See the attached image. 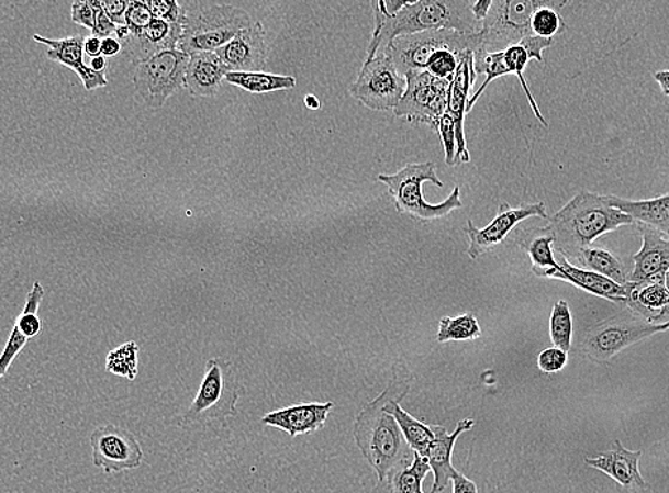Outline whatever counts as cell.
<instances>
[{"label":"cell","instance_id":"db71d44e","mask_svg":"<svg viewBox=\"0 0 669 493\" xmlns=\"http://www.w3.org/2000/svg\"><path fill=\"white\" fill-rule=\"evenodd\" d=\"M666 287L669 291V272H667V276H666Z\"/></svg>","mask_w":669,"mask_h":493},{"label":"cell","instance_id":"8992f818","mask_svg":"<svg viewBox=\"0 0 669 493\" xmlns=\"http://www.w3.org/2000/svg\"><path fill=\"white\" fill-rule=\"evenodd\" d=\"M556 37H543V36H529L525 37L524 41L506 47L504 51L492 52V54H476L475 52V66L477 75H486L487 79L482 83L481 88L471 96L467 104V113L471 112L475 104L480 96L486 92L492 80L501 78L505 75H517L521 86L525 96L528 98L529 104H532L533 113L544 126L548 127L546 119H544L537 102H535L534 96L529 92L527 81H525L523 71L527 67L528 61L532 59L544 61L543 52L554 45Z\"/></svg>","mask_w":669,"mask_h":493},{"label":"cell","instance_id":"9c48e42d","mask_svg":"<svg viewBox=\"0 0 669 493\" xmlns=\"http://www.w3.org/2000/svg\"><path fill=\"white\" fill-rule=\"evenodd\" d=\"M481 45V32L430 31L397 36L386 49L397 69L404 76L411 70L427 69L428 61L446 49L477 51ZM381 52V51H380Z\"/></svg>","mask_w":669,"mask_h":493},{"label":"cell","instance_id":"681fc988","mask_svg":"<svg viewBox=\"0 0 669 493\" xmlns=\"http://www.w3.org/2000/svg\"><path fill=\"white\" fill-rule=\"evenodd\" d=\"M654 79L661 86L662 93L669 96V70L657 71Z\"/></svg>","mask_w":669,"mask_h":493},{"label":"cell","instance_id":"9f6ffc18","mask_svg":"<svg viewBox=\"0 0 669 493\" xmlns=\"http://www.w3.org/2000/svg\"><path fill=\"white\" fill-rule=\"evenodd\" d=\"M669 272V271H668Z\"/></svg>","mask_w":669,"mask_h":493},{"label":"cell","instance_id":"60d3db41","mask_svg":"<svg viewBox=\"0 0 669 493\" xmlns=\"http://www.w3.org/2000/svg\"><path fill=\"white\" fill-rule=\"evenodd\" d=\"M568 362V352L561 348L544 349L538 356V368L546 373L560 372Z\"/></svg>","mask_w":669,"mask_h":493},{"label":"cell","instance_id":"7a4b0ae2","mask_svg":"<svg viewBox=\"0 0 669 493\" xmlns=\"http://www.w3.org/2000/svg\"><path fill=\"white\" fill-rule=\"evenodd\" d=\"M471 0H420L389 19L380 31L372 32L367 47V59H372L380 51L401 35H413L430 31L481 32Z\"/></svg>","mask_w":669,"mask_h":493},{"label":"cell","instance_id":"816d5d0a","mask_svg":"<svg viewBox=\"0 0 669 493\" xmlns=\"http://www.w3.org/2000/svg\"><path fill=\"white\" fill-rule=\"evenodd\" d=\"M304 102L305 107H308L309 109L317 110L320 108V102L317 98H315V96L313 94L305 96Z\"/></svg>","mask_w":669,"mask_h":493},{"label":"cell","instance_id":"7c38bea8","mask_svg":"<svg viewBox=\"0 0 669 493\" xmlns=\"http://www.w3.org/2000/svg\"><path fill=\"white\" fill-rule=\"evenodd\" d=\"M408 89V79L401 74L387 52L381 51L366 60L355 83L350 86L353 98L370 110L387 112L399 107Z\"/></svg>","mask_w":669,"mask_h":493},{"label":"cell","instance_id":"e575fe53","mask_svg":"<svg viewBox=\"0 0 669 493\" xmlns=\"http://www.w3.org/2000/svg\"><path fill=\"white\" fill-rule=\"evenodd\" d=\"M138 346L135 341L112 349L107 358V370L113 376L135 381L137 377Z\"/></svg>","mask_w":669,"mask_h":493},{"label":"cell","instance_id":"d6a6232c","mask_svg":"<svg viewBox=\"0 0 669 493\" xmlns=\"http://www.w3.org/2000/svg\"><path fill=\"white\" fill-rule=\"evenodd\" d=\"M572 315L570 305L566 300L554 304L553 313L549 315V338L554 347L570 351L572 346Z\"/></svg>","mask_w":669,"mask_h":493},{"label":"cell","instance_id":"ee69618b","mask_svg":"<svg viewBox=\"0 0 669 493\" xmlns=\"http://www.w3.org/2000/svg\"><path fill=\"white\" fill-rule=\"evenodd\" d=\"M103 11L116 25H124V16L131 7L132 0H100Z\"/></svg>","mask_w":669,"mask_h":493},{"label":"cell","instance_id":"52a82bcc","mask_svg":"<svg viewBox=\"0 0 669 493\" xmlns=\"http://www.w3.org/2000/svg\"><path fill=\"white\" fill-rule=\"evenodd\" d=\"M253 23L250 14L231 4L205 9L186 18L178 49L189 56L218 52Z\"/></svg>","mask_w":669,"mask_h":493},{"label":"cell","instance_id":"ac0fdd59","mask_svg":"<svg viewBox=\"0 0 669 493\" xmlns=\"http://www.w3.org/2000/svg\"><path fill=\"white\" fill-rule=\"evenodd\" d=\"M643 234V247L633 257V271H631V284L642 285L647 282L666 281L669 271V240L656 228L639 224Z\"/></svg>","mask_w":669,"mask_h":493},{"label":"cell","instance_id":"f907efd6","mask_svg":"<svg viewBox=\"0 0 669 493\" xmlns=\"http://www.w3.org/2000/svg\"><path fill=\"white\" fill-rule=\"evenodd\" d=\"M90 67H92V69L94 71H99V74H107V67H108L107 57H104V56L93 57L92 61H90Z\"/></svg>","mask_w":669,"mask_h":493},{"label":"cell","instance_id":"e0dca14e","mask_svg":"<svg viewBox=\"0 0 669 493\" xmlns=\"http://www.w3.org/2000/svg\"><path fill=\"white\" fill-rule=\"evenodd\" d=\"M183 25L155 18L145 31L122 42V54L132 64L138 65L161 52L178 49Z\"/></svg>","mask_w":669,"mask_h":493},{"label":"cell","instance_id":"d6986e66","mask_svg":"<svg viewBox=\"0 0 669 493\" xmlns=\"http://www.w3.org/2000/svg\"><path fill=\"white\" fill-rule=\"evenodd\" d=\"M476 78L475 51H468L462 56L461 64L458 66L456 76H454L447 108V112L450 113L454 123H456L457 165L470 161L465 134V119L468 114L467 104L470 100V90Z\"/></svg>","mask_w":669,"mask_h":493},{"label":"cell","instance_id":"4fadbf2b","mask_svg":"<svg viewBox=\"0 0 669 493\" xmlns=\"http://www.w3.org/2000/svg\"><path fill=\"white\" fill-rule=\"evenodd\" d=\"M405 79L408 89L394 109L395 116L414 124H428L436 132L439 119L447 112L453 80L437 78L427 70H411Z\"/></svg>","mask_w":669,"mask_h":493},{"label":"cell","instance_id":"5bb4252c","mask_svg":"<svg viewBox=\"0 0 669 493\" xmlns=\"http://www.w3.org/2000/svg\"><path fill=\"white\" fill-rule=\"evenodd\" d=\"M532 217L548 219L547 208L543 201L523 204L517 209L511 208L509 203H501L494 220L487 224L484 228L476 227L475 222L468 219L465 228L468 237V257L478 260V258L486 256V254L499 247L520 223Z\"/></svg>","mask_w":669,"mask_h":493},{"label":"cell","instance_id":"836d02e7","mask_svg":"<svg viewBox=\"0 0 669 493\" xmlns=\"http://www.w3.org/2000/svg\"><path fill=\"white\" fill-rule=\"evenodd\" d=\"M43 296H45V290H43L41 282H33L31 293L26 296L25 310L14 321V327L29 339L37 337L42 332V321L37 311H40Z\"/></svg>","mask_w":669,"mask_h":493},{"label":"cell","instance_id":"cb8c5ba5","mask_svg":"<svg viewBox=\"0 0 669 493\" xmlns=\"http://www.w3.org/2000/svg\"><path fill=\"white\" fill-rule=\"evenodd\" d=\"M475 425V419H462L457 424V428L451 434H447L446 428L436 425V438L430 445L427 457H425L434 473L432 493H439L446 490L448 481H451L453 473L456 472L451 463L454 445H456L461 434L467 433Z\"/></svg>","mask_w":669,"mask_h":493},{"label":"cell","instance_id":"bcb514c9","mask_svg":"<svg viewBox=\"0 0 669 493\" xmlns=\"http://www.w3.org/2000/svg\"><path fill=\"white\" fill-rule=\"evenodd\" d=\"M123 45L122 42L118 40V37H107L102 43V56L104 57H114L119 54H122Z\"/></svg>","mask_w":669,"mask_h":493},{"label":"cell","instance_id":"3957f363","mask_svg":"<svg viewBox=\"0 0 669 493\" xmlns=\"http://www.w3.org/2000/svg\"><path fill=\"white\" fill-rule=\"evenodd\" d=\"M355 438L380 483L390 481L395 472L403 469L413 451L394 416L384 410L382 392L358 414Z\"/></svg>","mask_w":669,"mask_h":493},{"label":"cell","instance_id":"ab89813d","mask_svg":"<svg viewBox=\"0 0 669 493\" xmlns=\"http://www.w3.org/2000/svg\"><path fill=\"white\" fill-rule=\"evenodd\" d=\"M145 2L153 16L157 19H164V21L174 23H185L186 18H188L178 0H145Z\"/></svg>","mask_w":669,"mask_h":493},{"label":"cell","instance_id":"f6af8a7d","mask_svg":"<svg viewBox=\"0 0 669 493\" xmlns=\"http://www.w3.org/2000/svg\"><path fill=\"white\" fill-rule=\"evenodd\" d=\"M453 493H478L475 482L468 480L462 473L456 471L451 477Z\"/></svg>","mask_w":669,"mask_h":493},{"label":"cell","instance_id":"f5cc1de1","mask_svg":"<svg viewBox=\"0 0 669 493\" xmlns=\"http://www.w3.org/2000/svg\"><path fill=\"white\" fill-rule=\"evenodd\" d=\"M625 493H654L651 490H648L647 485H635L633 486V490H629L628 492Z\"/></svg>","mask_w":669,"mask_h":493},{"label":"cell","instance_id":"30bf717a","mask_svg":"<svg viewBox=\"0 0 669 493\" xmlns=\"http://www.w3.org/2000/svg\"><path fill=\"white\" fill-rule=\"evenodd\" d=\"M236 377L232 363L212 358L205 363L202 384L191 402L183 424H205L228 418L236 413L238 401Z\"/></svg>","mask_w":669,"mask_h":493},{"label":"cell","instance_id":"d590c367","mask_svg":"<svg viewBox=\"0 0 669 493\" xmlns=\"http://www.w3.org/2000/svg\"><path fill=\"white\" fill-rule=\"evenodd\" d=\"M566 29L560 12L556 9L544 8L534 16V35L543 37H556Z\"/></svg>","mask_w":669,"mask_h":493},{"label":"cell","instance_id":"d4e9b609","mask_svg":"<svg viewBox=\"0 0 669 493\" xmlns=\"http://www.w3.org/2000/svg\"><path fill=\"white\" fill-rule=\"evenodd\" d=\"M227 74V67L216 52L191 55L186 70L185 89L196 98H213L222 88Z\"/></svg>","mask_w":669,"mask_h":493},{"label":"cell","instance_id":"ffe728a7","mask_svg":"<svg viewBox=\"0 0 669 493\" xmlns=\"http://www.w3.org/2000/svg\"><path fill=\"white\" fill-rule=\"evenodd\" d=\"M33 41L49 47V51L46 52L47 59L57 61V64L74 70L82 79L85 89L88 92L90 90L107 88L109 85L107 74H99L92 67L85 65V36L76 35L64 37V40H49V37L35 35Z\"/></svg>","mask_w":669,"mask_h":493},{"label":"cell","instance_id":"74e56055","mask_svg":"<svg viewBox=\"0 0 669 493\" xmlns=\"http://www.w3.org/2000/svg\"><path fill=\"white\" fill-rule=\"evenodd\" d=\"M436 132L442 137L444 152H446V165L457 166V136H456V123H454L450 113H444V116L439 119Z\"/></svg>","mask_w":669,"mask_h":493},{"label":"cell","instance_id":"484cf974","mask_svg":"<svg viewBox=\"0 0 669 493\" xmlns=\"http://www.w3.org/2000/svg\"><path fill=\"white\" fill-rule=\"evenodd\" d=\"M627 307L648 323H669V291L666 281L635 285L631 290Z\"/></svg>","mask_w":669,"mask_h":493},{"label":"cell","instance_id":"f35d334b","mask_svg":"<svg viewBox=\"0 0 669 493\" xmlns=\"http://www.w3.org/2000/svg\"><path fill=\"white\" fill-rule=\"evenodd\" d=\"M420 2V0H371L372 12H375V32L380 31L382 25L404 8Z\"/></svg>","mask_w":669,"mask_h":493},{"label":"cell","instance_id":"1f68e13d","mask_svg":"<svg viewBox=\"0 0 669 493\" xmlns=\"http://www.w3.org/2000/svg\"><path fill=\"white\" fill-rule=\"evenodd\" d=\"M430 471L432 468H430L427 459L414 453L413 462L390 478L391 491L393 493H423V481Z\"/></svg>","mask_w":669,"mask_h":493},{"label":"cell","instance_id":"ba28073f","mask_svg":"<svg viewBox=\"0 0 669 493\" xmlns=\"http://www.w3.org/2000/svg\"><path fill=\"white\" fill-rule=\"evenodd\" d=\"M668 329L669 323L651 324L634 311H629L588 328L582 335L581 349L592 361L606 362L613 360L624 349Z\"/></svg>","mask_w":669,"mask_h":493},{"label":"cell","instance_id":"8d00e7d4","mask_svg":"<svg viewBox=\"0 0 669 493\" xmlns=\"http://www.w3.org/2000/svg\"><path fill=\"white\" fill-rule=\"evenodd\" d=\"M155 19L145 0H132L131 7L127 9L126 16H124V25L129 29V36H136L138 33L145 31L150 22Z\"/></svg>","mask_w":669,"mask_h":493},{"label":"cell","instance_id":"6da1fadb","mask_svg":"<svg viewBox=\"0 0 669 493\" xmlns=\"http://www.w3.org/2000/svg\"><path fill=\"white\" fill-rule=\"evenodd\" d=\"M631 215L611 204L610 195L580 191L549 219L548 226L556 233L554 248L568 260L591 247L606 233L634 224Z\"/></svg>","mask_w":669,"mask_h":493},{"label":"cell","instance_id":"277c9868","mask_svg":"<svg viewBox=\"0 0 669 493\" xmlns=\"http://www.w3.org/2000/svg\"><path fill=\"white\" fill-rule=\"evenodd\" d=\"M379 181L389 189L397 212L409 215L410 219L422 223L446 217L454 210L462 208L460 187H454L451 194L443 203L428 204L423 198V184L430 181L437 187H444L436 175L433 161L408 165L395 175H380Z\"/></svg>","mask_w":669,"mask_h":493},{"label":"cell","instance_id":"7bdbcfd3","mask_svg":"<svg viewBox=\"0 0 669 493\" xmlns=\"http://www.w3.org/2000/svg\"><path fill=\"white\" fill-rule=\"evenodd\" d=\"M94 12L96 19L92 35L100 37V40H107V37L116 35L118 25L103 11L100 0H94Z\"/></svg>","mask_w":669,"mask_h":493},{"label":"cell","instance_id":"83f0119b","mask_svg":"<svg viewBox=\"0 0 669 493\" xmlns=\"http://www.w3.org/2000/svg\"><path fill=\"white\" fill-rule=\"evenodd\" d=\"M611 204L631 215L635 223L656 228L669 236V194L651 200H625L610 195Z\"/></svg>","mask_w":669,"mask_h":493},{"label":"cell","instance_id":"4dcf8cb0","mask_svg":"<svg viewBox=\"0 0 669 493\" xmlns=\"http://www.w3.org/2000/svg\"><path fill=\"white\" fill-rule=\"evenodd\" d=\"M480 324L475 315L462 314L460 317H444L439 320L437 333L438 343L472 341L481 337Z\"/></svg>","mask_w":669,"mask_h":493},{"label":"cell","instance_id":"7402d4cb","mask_svg":"<svg viewBox=\"0 0 669 493\" xmlns=\"http://www.w3.org/2000/svg\"><path fill=\"white\" fill-rule=\"evenodd\" d=\"M560 270L554 274V280H560L572 284L586 293L600 296V299L609 300L611 303L628 305L631 290L635 284L621 285L609 277L599 274V272L586 270V268L571 265L567 257L561 256Z\"/></svg>","mask_w":669,"mask_h":493},{"label":"cell","instance_id":"f546056e","mask_svg":"<svg viewBox=\"0 0 669 493\" xmlns=\"http://www.w3.org/2000/svg\"><path fill=\"white\" fill-rule=\"evenodd\" d=\"M226 81L256 94L291 90L298 85L293 76L271 75L267 71H228Z\"/></svg>","mask_w":669,"mask_h":493},{"label":"cell","instance_id":"4316f807","mask_svg":"<svg viewBox=\"0 0 669 493\" xmlns=\"http://www.w3.org/2000/svg\"><path fill=\"white\" fill-rule=\"evenodd\" d=\"M642 452H631L615 442V449L600 455L599 458H588L587 463L592 468L600 469L625 488L644 485L639 475L638 461Z\"/></svg>","mask_w":669,"mask_h":493},{"label":"cell","instance_id":"5b68a950","mask_svg":"<svg viewBox=\"0 0 669 493\" xmlns=\"http://www.w3.org/2000/svg\"><path fill=\"white\" fill-rule=\"evenodd\" d=\"M570 0H492L482 21L481 45L476 54H492L534 36L533 21L544 8L560 12Z\"/></svg>","mask_w":669,"mask_h":493},{"label":"cell","instance_id":"44dd1931","mask_svg":"<svg viewBox=\"0 0 669 493\" xmlns=\"http://www.w3.org/2000/svg\"><path fill=\"white\" fill-rule=\"evenodd\" d=\"M333 406V402H326V404L309 402V404L286 406V408L271 411L263 416L261 424L285 430L291 438H294L298 435L312 434L322 429Z\"/></svg>","mask_w":669,"mask_h":493},{"label":"cell","instance_id":"b9f144b4","mask_svg":"<svg viewBox=\"0 0 669 493\" xmlns=\"http://www.w3.org/2000/svg\"><path fill=\"white\" fill-rule=\"evenodd\" d=\"M94 19V0H75L71 4V21L93 31Z\"/></svg>","mask_w":669,"mask_h":493},{"label":"cell","instance_id":"2e32d148","mask_svg":"<svg viewBox=\"0 0 669 493\" xmlns=\"http://www.w3.org/2000/svg\"><path fill=\"white\" fill-rule=\"evenodd\" d=\"M228 71H265L267 65L266 31L256 21L216 52Z\"/></svg>","mask_w":669,"mask_h":493},{"label":"cell","instance_id":"9a60e30c","mask_svg":"<svg viewBox=\"0 0 669 493\" xmlns=\"http://www.w3.org/2000/svg\"><path fill=\"white\" fill-rule=\"evenodd\" d=\"M96 468L107 473H122L142 466L143 449L135 435L118 425H104L90 435Z\"/></svg>","mask_w":669,"mask_h":493},{"label":"cell","instance_id":"c3c4849f","mask_svg":"<svg viewBox=\"0 0 669 493\" xmlns=\"http://www.w3.org/2000/svg\"><path fill=\"white\" fill-rule=\"evenodd\" d=\"M492 0H476L475 13L478 21H484L487 14H489Z\"/></svg>","mask_w":669,"mask_h":493},{"label":"cell","instance_id":"f1b7e54d","mask_svg":"<svg viewBox=\"0 0 669 493\" xmlns=\"http://www.w3.org/2000/svg\"><path fill=\"white\" fill-rule=\"evenodd\" d=\"M578 266L586 270L599 272L621 285H629L631 271L620 257L599 246H591L578 254L576 258Z\"/></svg>","mask_w":669,"mask_h":493},{"label":"cell","instance_id":"11a10c76","mask_svg":"<svg viewBox=\"0 0 669 493\" xmlns=\"http://www.w3.org/2000/svg\"><path fill=\"white\" fill-rule=\"evenodd\" d=\"M668 240H669V238H668Z\"/></svg>","mask_w":669,"mask_h":493},{"label":"cell","instance_id":"7dc6e473","mask_svg":"<svg viewBox=\"0 0 669 493\" xmlns=\"http://www.w3.org/2000/svg\"><path fill=\"white\" fill-rule=\"evenodd\" d=\"M102 43L103 40H100V37L98 36L90 35L89 37H86L85 54L89 55L90 59H93V57L102 56Z\"/></svg>","mask_w":669,"mask_h":493},{"label":"cell","instance_id":"603a6c76","mask_svg":"<svg viewBox=\"0 0 669 493\" xmlns=\"http://www.w3.org/2000/svg\"><path fill=\"white\" fill-rule=\"evenodd\" d=\"M514 243L532 260V271L535 276L542 277V279H553L554 274L560 270L561 267L554 257L556 233L551 227L519 229L515 233Z\"/></svg>","mask_w":669,"mask_h":493},{"label":"cell","instance_id":"8fae6325","mask_svg":"<svg viewBox=\"0 0 669 493\" xmlns=\"http://www.w3.org/2000/svg\"><path fill=\"white\" fill-rule=\"evenodd\" d=\"M190 56L180 49L161 52L136 65L133 85L147 108L159 110L167 99L185 88Z\"/></svg>","mask_w":669,"mask_h":493}]
</instances>
